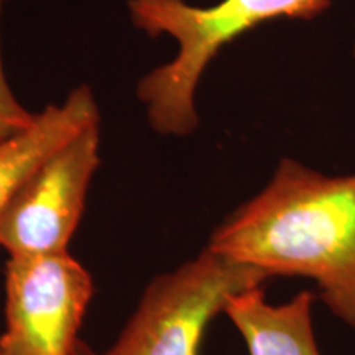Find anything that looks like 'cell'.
Segmentation results:
<instances>
[{"label":"cell","instance_id":"obj_9","mask_svg":"<svg viewBox=\"0 0 355 355\" xmlns=\"http://www.w3.org/2000/svg\"><path fill=\"white\" fill-rule=\"evenodd\" d=\"M73 355H99V352H96L94 349L89 347L84 340H79L78 347H76V350H74Z\"/></svg>","mask_w":355,"mask_h":355},{"label":"cell","instance_id":"obj_10","mask_svg":"<svg viewBox=\"0 0 355 355\" xmlns=\"http://www.w3.org/2000/svg\"><path fill=\"white\" fill-rule=\"evenodd\" d=\"M0 355H8V354L6 352V350H2V349H0Z\"/></svg>","mask_w":355,"mask_h":355},{"label":"cell","instance_id":"obj_11","mask_svg":"<svg viewBox=\"0 0 355 355\" xmlns=\"http://www.w3.org/2000/svg\"><path fill=\"white\" fill-rule=\"evenodd\" d=\"M354 56H355V44H354Z\"/></svg>","mask_w":355,"mask_h":355},{"label":"cell","instance_id":"obj_8","mask_svg":"<svg viewBox=\"0 0 355 355\" xmlns=\"http://www.w3.org/2000/svg\"><path fill=\"white\" fill-rule=\"evenodd\" d=\"M6 0H0V15ZM37 114L26 110L13 94L3 69L2 46H0V144L26 130L35 122Z\"/></svg>","mask_w":355,"mask_h":355},{"label":"cell","instance_id":"obj_2","mask_svg":"<svg viewBox=\"0 0 355 355\" xmlns=\"http://www.w3.org/2000/svg\"><path fill=\"white\" fill-rule=\"evenodd\" d=\"M332 0H220L198 7L188 0H128L132 24L150 38L168 35L176 55L140 79L137 94L155 132L184 137L198 128L196 91L222 48L263 21L316 19Z\"/></svg>","mask_w":355,"mask_h":355},{"label":"cell","instance_id":"obj_7","mask_svg":"<svg viewBox=\"0 0 355 355\" xmlns=\"http://www.w3.org/2000/svg\"><path fill=\"white\" fill-rule=\"evenodd\" d=\"M318 296L300 291L290 301L273 304L263 286L235 295L224 314L242 336L248 355H321L313 326Z\"/></svg>","mask_w":355,"mask_h":355},{"label":"cell","instance_id":"obj_3","mask_svg":"<svg viewBox=\"0 0 355 355\" xmlns=\"http://www.w3.org/2000/svg\"><path fill=\"white\" fill-rule=\"evenodd\" d=\"M266 279L255 266L206 247L145 286L121 334L99 355H199L212 319L235 295L263 286Z\"/></svg>","mask_w":355,"mask_h":355},{"label":"cell","instance_id":"obj_5","mask_svg":"<svg viewBox=\"0 0 355 355\" xmlns=\"http://www.w3.org/2000/svg\"><path fill=\"white\" fill-rule=\"evenodd\" d=\"M101 165V122L44 158L8 202L0 250L8 257L68 252Z\"/></svg>","mask_w":355,"mask_h":355},{"label":"cell","instance_id":"obj_6","mask_svg":"<svg viewBox=\"0 0 355 355\" xmlns=\"http://www.w3.org/2000/svg\"><path fill=\"white\" fill-rule=\"evenodd\" d=\"M99 122L94 94L87 86H79L64 102L38 112L26 130L0 144V222L13 194L35 168L84 128Z\"/></svg>","mask_w":355,"mask_h":355},{"label":"cell","instance_id":"obj_1","mask_svg":"<svg viewBox=\"0 0 355 355\" xmlns=\"http://www.w3.org/2000/svg\"><path fill=\"white\" fill-rule=\"evenodd\" d=\"M206 247L268 278L311 279L332 316L355 327V173L324 175L283 158Z\"/></svg>","mask_w":355,"mask_h":355},{"label":"cell","instance_id":"obj_4","mask_svg":"<svg viewBox=\"0 0 355 355\" xmlns=\"http://www.w3.org/2000/svg\"><path fill=\"white\" fill-rule=\"evenodd\" d=\"M92 295L91 273L69 250L8 257L0 349L8 355H73Z\"/></svg>","mask_w":355,"mask_h":355}]
</instances>
